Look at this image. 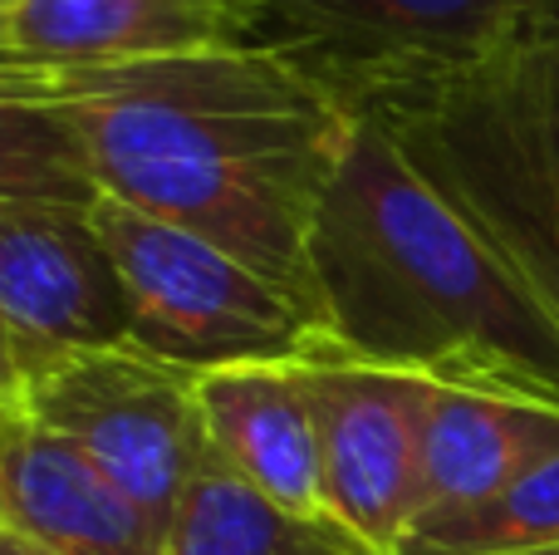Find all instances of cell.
Here are the masks:
<instances>
[{
	"label": "cell",
	"instance_id": "1",
	"mask_svg": "<svg viewBox=\"0 0 559 555\" xmlns=\"http://www.w3.org/2000/svg\"><path fill=\"white\" fill-rule=\"evenodd\" d=\"M59 104L98 197L231 251L309 315V241L358 114L275 49L64 64Z\"/></svg>",
	"mask_w": 559,
	"mask_h": 555
},
{
	"label": "cell",
	"instance_id": "2",
	"mask_svg": "<svg viewBox=\"0 0 559 555\" xmlns=\"http://www.w3.org/2000/svg\"><path fill=\"white\" fill-rule=\"evenodd\" d=\"M309 281L348 359L559 413V324L368 114L319 206Z\"/></svg>",
	"mask_w": 559,
	"mask_h": 555
},
{
	"label": "cell",
	"instance_id": "3",
	"mask_svg": "<svg viewBox=\"0 0 559 555\" xmlns=\"http://www.w3.org/2000/svg\"><path fill=\"white\" fill-rule=\"evenodd\" d=\"M358 114L559 324V39L397 84Z\"/></svg>",
	"mask_w": 559,
	"mask_h": 555
},
{
	"label": "cell",
	"instance_id": "4",
	"mask_svg": "<svg viewBox=\"0 0 559 555\" xmlns=\"http://www.w3.org/2000/svg\"><path fill=\"white\" fill-rule=\"evenodd\" d=\"M94 222L123 275L128 344L187 374L231 364L309 359L324 344L319 320L231 251L173 222L98 197Z\"/></svg>",
	"mask_w": 559,
	"mask_h": 555
},
{
	"label": "cell",
	"instance_id": "5",
	"mask_svg": "<svg viewBox=\"0 0 559 555\" xmlns=\"http://www.w3.org/2000/svg\"><path fill=\"white\" fill-rule=\"evenodd\" d=\"M559 39V0H255V45L348 114L397 84Z\"/></svg>",
	"mask_w": 559,
	"mask_h": 555
},
{
	"label": "cell",
	"instance_id": "6",
	"mask_svg": "<svg viewBox=\"0 0 559 555\" xmlns=\"http://www.w3.org/2000/svg\"><path fill=\"white\" fill-rule=\"evenodd\" d=\"M15 403L84 452L163 541L187 487L216 462L197 409V374L138 344L59 354L25 374Z\"/></svg>",
	"mask_w": 559,
	"mask_h": 555
},
{
	"label": "cell",
	"instance_id": "7",
	"mask_svg": "<svg viewBox=\"0 0 559 555\" xmlns=\"http://www.w3.org/2000/svg\"><path fill=\"white\" fill-rule=\"evenodd\" d=\"M319 418L324 507L373 551L393 555L407 536L423 487V442L437 383L378 369L319 344L305 359Z\"/></svg>",
	"mask_w": 559,
	"mask_h": 555
},
{
	"label": "cell",
	"instance_id": "8",
	"mask_svg": "<svg viewBox=\"0 0 559 555\" xmlns=\"http://www.w3.org/2000/svg\"><path fill=\"white\" fill-rule=\"evenodd\" d=\"M0 330L20 369L128 344V295L94 206L0 202Z\"/></svg>",
	"mask_w": 559,
	"mask_h": 555
},
{
	"label": "cell",
	"instance_id": "9",
	"mask_svg": "<svg viewBox=\"0 0 559 555\" xmlns=\"http://www.w3.org/2000/svg\"><path fill=\"white\" fill-rule=\"evenodd\" d=\"M0 531L45 555H167V541L94 462L0 403Z\"/></svg>",
	"mask_w": 559,
	"mask_h": 555
},
{
	"label": "cell",
	"instance_id": "10",
	"mask_svg": "<svg viewBox=\"0 0 559 555\" xmlns=\"http://www.w3.org/2000/svg\"><path fill=\"white\" fill-rule=\"evenodd\" d=\"M197 409L216 462L295 517H329L319 418L305 359L197 374ZM334 521V517H329Z\"/></svg>",
	"mask_w": 559,
	"mask_h": 555
},
{
	"label": "cell",
	"instance_id": "11",
	"mask_svg": "<svg viewBox=\"0 0 559 555\" xmlns=\"http://www.w3.org/2000/svg\"><path fill=\"white\" fill-rule=\"evenodd\" d=\"M255 45V0H25L10 49L25 64H138Z\"/></svg>",
	"mask_w": 559,
	"mask_h": 555
},
{
	"label": "cell",
	"instance_id": "12",
	"mask_svg": "<svg viewBox=\"0 0 559 555\" xmlns=\"http://www.w3.org/2000/svg\"><path fill=\"white\" fill-rule=\"evenodd\" d=\"M555 448L559 413L472 389H437L423 442V487L407 531L481 507Z\"/></svg>",
	"mask_w": 559,
	"mask_h": 555
},
{
	"label": "cell",
	"instance_id": "13",
	"mask_svg": "<svg viewBox=\"0 0 559 555\" xmlns=\"http://www.w3.org/2000/svg\"><path fill=\"white\" fill-rule=\"evenodd\" d=\"M59 74L64 64L0 69V202H98L84 138L59 104Z\"/></svg>",
	"mask_w": 559,
	"mask_h": 555
},
{
	"label": "cell",
	"instance_id": "14",
	"mask_svg": "<svg viewBox=\"0 0 559 555\" xmlns=\"http://www.w3.org/2000/svg\"><path fill=\"white\" fill-rule=\"evenodd\" d=\"M167 555H383L329 517H295L251 492L222 462L187 487Z\"/></svg>",
	"mask_w": 559,
	"mask_h": 555
},
{
	"label": "cell",
	"instance_id": "15",
	"mask_svg": "<svg viewBox=\"0 0 559 555\" xmlns=\"http://www.w3.org/2000/svg\"><path fill=\"white\" fill-rule=\"evenodd\" d=\"M559 546V448L481 507L417 527L393 555H525Z\"/></svg>",
	"mask_w": 559,
	"mask_h": 555
},
{
	"label": "cell",
	"instance_id": "16",
	"mask_svg": "<svg viewBox=\"0 0 559 555\" xmlns=\"http://www.w3.org/2000/svg\"><path fill=\"white\" fill-rule=\"evenodd\" d=\"M20 383H25V369H20V354L10 344V334L0 330V403L20 399Z\"/></svg>",
	"mask_w": 559,
	"mask_h": 555
},
{
	"label": "cell",
	"instance_id": "17",
	"mask_svg": "<svg viewBox=\"0 0 559 555\" xmlns=\"http://www.w3.org/2000/svg\"><path fill=\"white\" fill-rule=\"evenodd\" d=\"M10 64H25V59L10 49V15H0V69H10Z\"/></svg>",
	"mask_w": 559,
	"mask_h": 555
},
{
	"label": "cell",
	"instance_id": "18",
	"mask_svg": "<svg viewBox=\"0 0 559 555\" xmlns=\"http://www.w3.org/2000/svg\"><path fill=\"white\" fill-rule=\"evenodd\" d=\"M0 555H45V551H35V546H25V541H15V536L0 531Z\"/></svg>",
	"mask_w": 559,
	"mask_h": 555
},
{
	"label": "cell",
	"instance_id": "19",
	"mask_svg": "<svg viewBox=\"0 0 559 555\" xmlns=\"http://www.w3.org/2000/svg\"><path fill=\"white\" fill-rule=\"evenodd\" d=\"M20 5H25V0H0V15H15Z\"/></svg>",
	"mask_w": 559,
	"mask_h": 555
},
{
	"label": "cell",
	"instance_id": "20",
	"mask_svg": "<svg viewBox=\"0 0 559 555\" xmlns=\"http://www.w3.org/2000/svg\"><path fill=\"white\" fill-rule=\"evenodd\" d=\"M525 555H559V546L555 551H525Z\"/></svg>",
	"mask_w": 559,
	"mask_h": 555
}]
</instances>
